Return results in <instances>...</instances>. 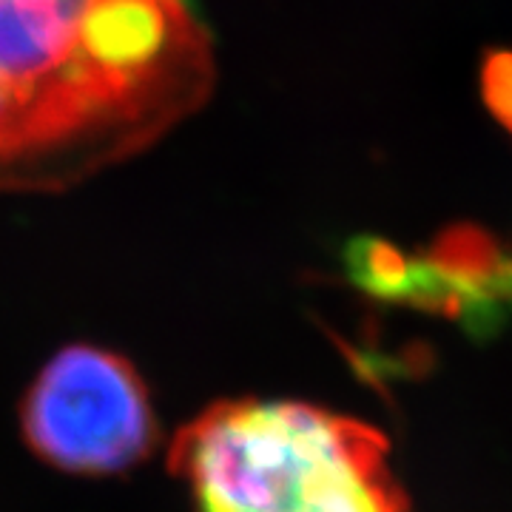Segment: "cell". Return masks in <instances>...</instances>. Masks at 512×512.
Returning a JSON list of instances; mask_svg holds the SVG:
<instances>
[{
    "label": "cell",
    "instance_id": "obj_1",
    "mask_svg": "<svg viewBox=\"0 0 512 512\" xmlns=\"http://www.w3.org/2000/svg\"><path fill=\"white\" fill-rule=\"evenodd\" d=\"M200 512H407L390 444L302 402H220L171 447Z\"/></svg>",
    "mask_w": 512,
    "mask_h": 512
},
{
    "label": "cell",
    "instance_id": "obj_3",
    "mask_svg": "<svg viewBox=\"0 0 512 512\" xmlns=\"http://www.w3.org/2000/svg\"><path fill=\"white\" fill-rule=\"evenodd\" d=\"M487 97L498 117L512 131V57H498L487 69ZM504 288H512V265H507Z\"/></svg>",
    "mask_w": 512,
    "mask_h": 512
},
{
    "label": "cell",
    "instance_id": "obj_2",
    "mask_svg": "<svg viewBox=\"0 0 512 512\" xmlns=\"http://www.w3.org/2000/svg\"><path fill=\"white\" fill-rule=\"evenodd\" d=\"M23 436L66 473L109 476L157 444V419L137 370L111 350L74 345L40 370L23 399Z\"/></svg>",
    "mask_w": 512,
    "mask_h": 512
}]
</instances>
